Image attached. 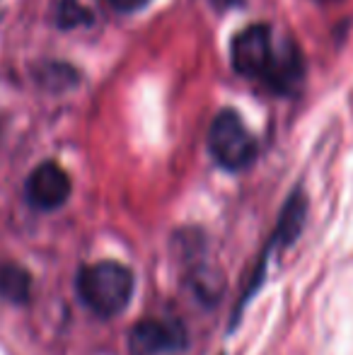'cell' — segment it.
Listing matches in <instances>:
<instances>
[{
	"label": "cell",
	"instance_id": "1",
	"mask_svg": "<svg viewBox=\"0 0 353 355\" xmlns=\"http://www.w3.org/2000/svg\"><path fill=\"white\" fill-rule=\"evenodd\" d=\"M230 61L242 78L266 80L271 87L288 89L300 78V56L295 51H278L268 24H250L232 39Z\"/></svg>",
	"mask_w": 353,
	"mask_h": 355
},
{
	"label": "cell",
	"instance_id": "2",
	"mask_svg": "<svg viewBox=\"0 0 353 355\" xmlns=\"http://www.w3.org/2000/svg\"><path fill=\"white\" fill-rule=\"evenodd\" d=\"M78 297L99 317H117L128 307L136 290V278L119 261H97L78 271Z\"/></svg>",
	"mask_w": 353,
	"mask_h": 355
},
{
	"label": "cell",
	"instance_id": "3",
	"mask_svg": "<svg viewBox=\"0 0 353 355\" xmlns=\"http://www.w3.org/2000/svg\"><path fill=\"white\" fill-rule=\"evenodd\" d=\"M208 153L227 172H242L257 159V141L235 109H223L211 121Z\"/></svg>",
	"mask_w": 353,
	"mask_h": 355
},
{
	"label": "cell",
	"instance_id": "4",
	"mask_svg": "<svg viewBox=\"0 0 353 355\" xmlns=\"http://www.w3.org/2000/svg\"><path fill=\"white\" fill-rule=\"evenodd\" d=\"M73 184L68 172L56 162H42L32 169L24 184V198L37 211H56L71 198Z\"/></svg>",
	"mask_w": 353,
	"mask_h": 355
},
{
	"label": "cell",
	"instance_id": "5",
	"mask_svg": "<svg viewBox=\"0 0 353 355\" xmlns=\"http://www.w3.org/2000/svg\"><path fill=\"white\" fill-rule=\"evenodd\" d=\"M187 346V331L179 322L143 319L128 334V348L133 355L177 353Z\"/></svg>",
	"mask_w": 353,
	"mask_h": 355
},
{
	"label": "cell",
	"instance_id": "6",
	"mask_svg": "<svg viewBox=\"0 0 353 355\" xmlns=\"http://www.w3.org/2000/svg\"><path fill=\"white\" fill-rule=\"evenodd\" d=\"M305 218H307V198L302 191H293L288 196V201L283 203L281 213H278L276 227L271 232V242L268 247H288L300 237L302 227H305Z\"/></svg>",
	"mask_w": 353,
	"mask_h": 355
},
{
	"label": "cell",
	"instance_id": "7",
	"mask_svg": "<svg viewBox=\"0 0 353 355\" xmlns=\"http://www.w3.org/2000/svg\"><path fill=\"white\" fill-rule=\"evenodd\" d=\"M32 295V276L15 261H0V297L5 302L22 304Z\"/></svg>",
	"mask_w": 353,
	"mask_h": 355
},
{
	"label": "cell",
	"instance_id": "8",
	"mask_svg": "<svg viewBox=\"0 0 353 355\" xmlns=\"http://www.w3.org/2000/svg\"><path fill=\"white\" fill-rule=\"evenodd\" d=\"M117 12H136V10H143L150 0H107Z\"/></svg>",
	"mask_w": 353,
	"mask_h": 355
}]
</instances>
